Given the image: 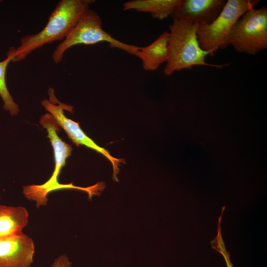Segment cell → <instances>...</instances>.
<instances>
[{
  "instance_id": "5bb4252c",
  "label": "cell",
  "mask_w": 267,
  "mask_h": 267,
  "mask_svg": "<svg viewBox=\"0 0 267 267\" xmlns=\"http://www.w3.org/2000/svg\"><path fill=\"white\" fill-rule=\"evenodd\" d=\"M64 185L65 187L63 189H77L84 191L87 193L89 191V187L77 186L73 185L72 183L64 184ZM23 193L27 199L36 202L37 208L46 205L48 201L47 195L49 193L44 189L43 184L24 186L23 187Z\"/></svg>"
},
{
  "instance_id": "6da1fadb",
  "label": "cell",
  "mask_w": 267,
  "mask_h": 267,
  "mask_svg": "<svg viewBox=\"0 0 267 267\" xmlns=\"http://www.w3.org/2000/svg\"><path fill=\"white\" fill-rule=\"evenodd\" d=\"M94 0H61L51 13L44 27L39 32L27 35L20 39L17 48L11 47L7 52L11 61L18 62L34 50L55 41H62L70 33L81 16Z\"/></svg>"
},
{
  "instance_id": "7a4b0ae2",
  "label": "cell",
  "mask_w": 267,
  "mask_h": 267,
  "mask_svg": "<svg viewBox=\"0 0 267 267\" xmlns=\"http://www.w3.org/2000/svg\"><path fill=\"white\" fill-rule=\"evenodd\" d=\"M173 17L169 32V58L164 68L165 75L195 66L222 68L226 65L206 62V57L210 54L200 45L197 35L198 23L182 17Z\"/></svg>"
},
{
  "instance_id": "8992f818",
  "label": "cell",
  "mask_w": 267,
  "mask_h": 267,
  "mask_svg": "<svg viewBox=\"0 0 267 267\" xmlns=\"http://www.w3.org/2000/svg\"><path fill=\"white\" fill-rule=\"evenodd\" d=\"M49 99H45L42 101L41 104L44 109L50 114L56 120L60 127L66 133L69 138L77 146L84 145L101 154L111 163L113 169V179L118 181L117 175L119 173L118 166L122 163V159L113 157L105 148L97 145L92 139L89 137L80 128L78 123L67 118L64 114L63 110L70 111V106L60 103L57 104V100L54 94V90L49 89Z\"/></svg>"
},
{
  "instance_id": "277c9868",
  "label": "cell",
  "mask_w": 267,
  "mask_h": 267,
  "mask_svg": "<svg viewBox=\"0 0 267 267\" xmlns=\"http://www.w3.org/2000/svg\"><path fill=\"white\" fill-rule=\"evenodd\" d=\"M258 0H227L218 16L211 23L198 24L197 35L201 47L210 55L228 45L230 32L237 20L254 8Z\"/></svg>"
},
{
  "instance_id": "30bf717a",
  "label": "cell",
  "mask_w": 267,
  "mask_h": 267,
  "mask_svg": "<svg viewBox=\"0 0 267 267\" xmlns=\"http://www.w3.org/2000/svg\"><path fill=\"white\" fill-rule=\"evenodd\" d=\"M169 32H164L148 45L140 47L136 54L145 71H153L169 58Z\"/></svg>"
},
{
  "instance_id": "3957f363",
  "label": "cell",
  "mask_w": 267,
  "mask_h": 267,
  "mask_svg": "<svg viewBox=\"0 0 267 267\" xmlns=\"http://www.w3.org/2000/svg\"><path fill=\"white\" fill-rule=\"evenodd\" d=\"M100 42H106L111 47L134 55L141 47L124 43L111 36L103 29L98 14L89 9L81 16L68 36L56 46L52 54V60L55 63L61 62L65 52L76 45H92Z\"/></svg>"
},
{
  "instance_id": "52a82bcc",
  "label": "cell",
  "mask_w": 267,
  "mask_h": 267,
  "mask_svg": "<svg viewBox=\"0 0 267 267\" xmlns=\"http://www.w3.org/2000/svg\"><path fill=\"white\" fill-rule=\"evenodd\" d=\"M39 122L46 130L47 137L49 138L53 150L54 169L50 178L43 184L44 189L50 193L63 189L65 187L64 184L59 182L58 177L66 164L67 158L71 154L72 148L58 136L60 127L50 114L47 113L42 116Z\"/></svg>"
},
{
  "instance_id": "9a60e30c",
  "label": "cell",
  "mask_w": 267,
  "mask_h": 267,
  "mask_svg": "<svg viewBox=\"0 0 267 267\" xmlns=\"http://www.w3.org/2000/svg\"><path fill=\"white\" fill-rule=\"evenodd\" d=\"M222 214L223 212H222L221 216L218 219L217 235L211 241L210 244L213 249L216 250L222 256L226 263V267H233L230 261V253L226 249L225 244L222 237L221 222Z\"/></svg>"
},
{
  "instance_id": "4fadbf2b",
  "label": "cell",
  "mask_w": 267,
  "mask_h": 267,
  "mask_svg": "<svg viewBox=\"0 0 267 267\" xmlns=\"http://www.w3.org/2000/svg\"><path fill=\"white\" fill-rule=\"evenodd\" d=\"M11 59L8 56L0 61V96L3 102L4 109L8 111L11 116H14L19 113V107L8 91L6 82V69Z\"/></svg>"
},
{
  "instance_id": "ba28073f",
  "label": "cell",
  "mask_w": 267,
  "mask_h": 267,
  "mask_svg": "<svg viewBox=\"0 0 267 267\" xmlns=\"http://www.w3.org/2000/svg\"><path fill=\"white\" fill-rule=\"evenodd\" d=\"M34 253L33 240L23 232L1 239L0 267H29Z\"/></svg>"
},
{
  "instance_id": "8fae6325",
  "label": "cell",
  "mask_w": 267,
  "mask_h": 267,
  "mask_svg": "<svg viewBox=\"0 0 267 267\" xmlns=\"http://www.w3.org/2000/svg\"><path fill=\"white\" fill-rule=\"evenodd\" d=\"M29 214L22 206L0 205V240L22 232L28 223Z\"/></svg>"
},
{
  "instance_id": "5b68a950",
  "label": "cell",
  "mask_w": 267,
  "mask_h": 267,
  "mask_svg": "<svg viewBox=\"0 0 267 267\" xmlns=\"http://www.w3.org/2000/svg\"><path fill=\"white\" fill-rule=\"evenodd\" d=\"M228 43L238 52L255 54L267 48V9L252 8L233 25Z\"/></svg>"
},
{
  "instance_id": "2e32d148",
  "label": "cell",
  "mask_w": 267,
  "mask_h": 267,
  "mask_svg": "<svg viewBox=\"0 0 267 267\" xmlns=\"http://www.w3.org/2000/svg\"><path fill=\"white\" fill-rule=\"evenodd\" d=\"M71 265L67 256L62 255L54 260L51 267H70Z\"/></svg>"
},
{
  "instance_id": "7c38bea8",
  "label": "cell",
  "mask_w": 267,
  "mask_h": 267,
  "mask_svg": "<svg viewBox=\"0 0 267 267\" xmlns=\"http://www.w3.org/2000/svg\"><path fill=\"white\" fill-rule=\"evenodd\" d=\"M182 0H133L123 4L124 10H134L149 13L154 18L162 20L176 12Z\"/></svg>"
},
{
  "instance_id": "9c48e42d",
  "label": "cell",
  "mask_w": 267,
  "mask_h": 267,
  "mask_svg": "<svg viewBox=\"0 0 267 267\" xmlns=\"http://www.w3.org/2000/svg\"><path fill=\"white\" fill-rule=\"evenodd\" d=\"M225 0H182L173 16L187 18L198 24H209L220 14Z\"/></svg>"
}]
</instances>
